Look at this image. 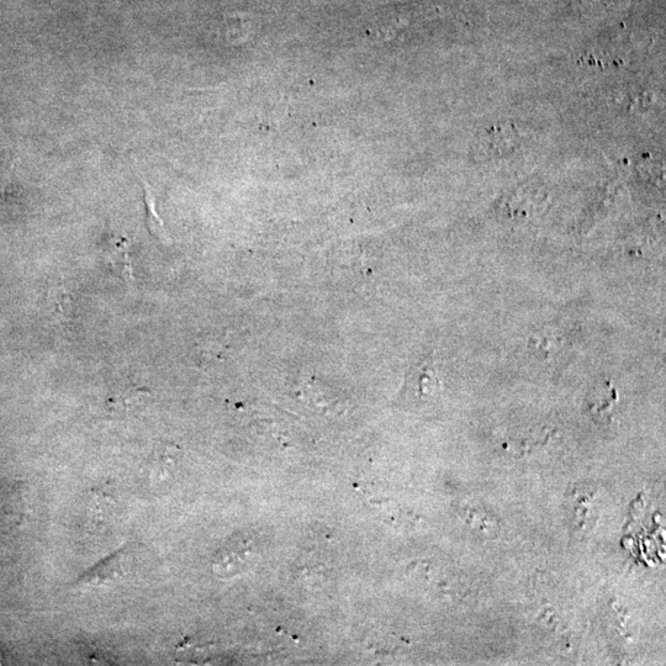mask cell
Here are the masks:
<instances>
[{"mask_svg": "<svg viewBox=\"0 0 666 666\" xmlns=\"http://www.w3.org/2000/svg\"><path fill=\"white\" fill-rule=\"evenodd\" d=\"M146 203H147V209H148V215H147V222L148 226H150L151 231L153 234H155L158 237H162L165 235V230H163L162 224H158L156 222L157 214L155 210V199H153L150 189L146 187Z\"/></svg>", "mask_w": 666, "mask_h": 666, "instance_id": "1", "label": "cell"}]
</instances>
